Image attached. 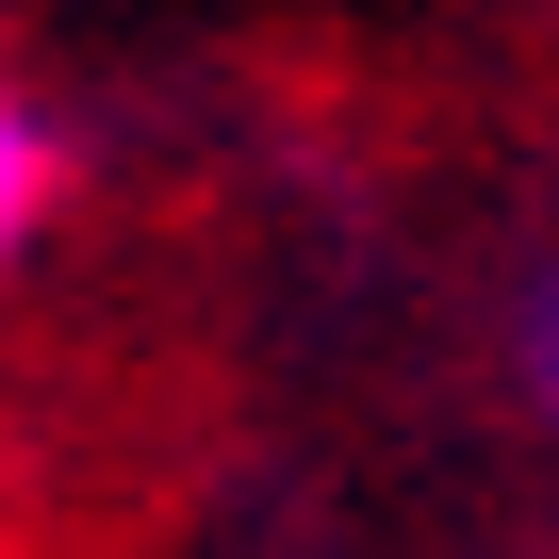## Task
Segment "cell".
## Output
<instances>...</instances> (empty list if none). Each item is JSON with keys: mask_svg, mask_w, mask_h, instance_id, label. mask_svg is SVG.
I'll return each instance as SVG.
<instances>
[{"mask_svg": "<svg viewBox=\"0 0 559 559\" xmlns=\"http://www.w3.org/2000/svg\"><path fill=\"white\" fill-rule=\"evenodd\" d=\"M34 198H50V132H34V99H0V263H17Z\"/></svg>", "mask_w": 559, "mask_h": 559, "instance_id": "6da1fadb", "label": "cell"}, {"mask_svg": "<svg viewBox=\"0 0 559 559\" xmlns=\"http://www.w3.org/2000/svg\"><path fill=\"white\" fill-rule=\"evenodd\" d=\"M526 395H543V428H559V280L526 297Z\"/></svg>", "mask_w": 559, "mask_h": 559, "instance_id": "7a4b0ae2", "label": "cell"}]
</instances>
